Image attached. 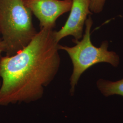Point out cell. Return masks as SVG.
<instances>
[{
  "label": "cell",
  "instance_id": "6da1fadb",
  "mask_svg": "<svg viewBox=\"0 0 123 123\" xmlns=\"http://www.w3.org/2000/svg\"><path fill=\"white\" fill-rule=\"evenodd\" d=\"M58 45L53 30L40 29L22 50L0 58V106L42 96L59 68Z\"/></svg>",
  "mask_w": 123,
  "mask_h": 123
},
{
  "label": "cell",
  "instance_id": "7a4b0ae2",
  "mask_svg": "<svg viewBox=\"0 0 123 123\" xmlns=\"http://www.w3.org/2000/svg\"><path fill=\"white\" fill-rule=\"evenodd\" d=\"M32 14L23 0H0V35L6 56L22 50L37 33Z\"/></svg>",
  "mask_w": 123,
  "mask_h": 123
},
{
  "label": "cell",
  "instance_id": "3957f363",
  "mask_svg": "<svg viewBox=\"0 0 123 123\" xmlns=\"http://www.w3.org/2000/svg\"><path fill=\"white\" fill-rule=\"evenodd\" d=\"M93 21L90 15L85 24V31L81 40L73 41L75 43L73 47L58 45L59 50L66 52L70 58L73 65V71L71 76L70 92H74L75 88L79 79L85 71L92 66L101 62H106L114 67H118L120 58L117 53L108 50L109 42L102 43L99 47L93 45L91 39V29Z\"/></svg>",
  "mask_w": 123,
  "mask_h": 123
},
{
  "label": "cell",
  "instance_id": "277c9868",
  "mask_svg": "<svg viewBox=\"0 0 123 123\" xmlns=\"http://www.w3.org/2000/svg\"><path fill=\"white\" fill-rule=\"evenodd\" d=\"M39 21L40 29L53 30L58 18L70 12L72 0H23Z\"/></svg>",
  "mask_w": 123,
  "mask_h": 123
},
{
  "label": "cell",
  "instance_id": "5b68a950",
  "mask_svg": "<svg viewBox=\"0 0 123 123\" xmlns=\"http://www.w3.org/2000/svg\"><path fill=\"white\" fill-rule=\"evenodd\" d=\"M70 12L64 25L59 31H54V36L58 43L62 38L71 36L74 41L81 39L88 17L92 13L90 10L91 0H72Z\"/></svg>",
  "mask_w": 123,
  "mask_h": 123
},
{
  "label": "cell",
  "instance_id": "8992f818",
  "mask_svg": "<svg viewBox=\"0 0 123 123\" xmlns=\"http://www.w3.org/2000/svg\"><path fill=\"white\" fill-rule=\"evenodd\" d=\"M97 86L101 93L106 97L115 94L123 96V79L115 82L98 79Z\"/></svg>",
  "mask_w": 123,
  "mask_h": 123
},
{
  "label": "cell",
  "instance_id": "52a82bcc",
  "mask_svg": "<svg viewBox=\"0 0 123 123\" xmlns=\"http://www.w3.org/2000/svg\"><path fill=\"white\" fill-rule=\"evenodd\" d=\"M106 0H91L90 10L92 13H99L102 12Z\"/></svg>",
  "mask_w": 123,
  "mask_h": 123
},
{
  "label": "cell",
  "instance_id": "ba28073f",
  "mask_svg": "<svg viewBox=\"0 0 123 123\" xmlns=\"http://www.w3.org/2000/svg\"><path fill=\"white\" fill-rule=\"evenodd\" d=\"M4 44H3L1 37L0 35V58L2 57L1 55L3 53H4Z\"/></svg>",
  "mask_w": 123,
  "mask_h": 123
},
{
  "label": "cell",
  "instance_id": "9c48e42d",
  "mask_svg": "<svg viewBox=\"0 0 123 123\" xmlns=\"http://www.w3.org/2000/svg\"><path fill=\"white\" fill-rule=\"evenodd\" d=\"M1 81L0 80V86H1Z\"/></svg>",
  "mask_w": 123,
  "mask_h": 123
}]
</instances>
